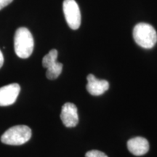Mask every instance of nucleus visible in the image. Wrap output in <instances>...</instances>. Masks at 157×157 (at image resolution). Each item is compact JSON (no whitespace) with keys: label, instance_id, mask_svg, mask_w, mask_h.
<instances>
[{"label":"nucleus","instance_id":"1","mask_svg":"<svg viewBox=\"0 0 157 157\" xmlns=\"http://www.w3.org/2000/svg\"><path fill=\"white\" fill-rule=\"evenodd\" d=\"M34 48V41L31 31L25 27H21L15 31L14 48L19 58L25 59L31 56Z\"/></svg>","mask_w":157,"mask_h":157},{"label":"nucleus","instance_id":"2","mask_svg":"<svg viewBox=\"0 0 157 157\" xmlns=\"http://www.w3.org/2000/svg\"><path fill=\"white\" fill-rule=\"evenodd\" d=\"M133 38L141 48L151 49L157 42V33L151 25L140 23L134 27Z\"/></svg>","mask_w":157,"mask_h":157},{"label":"nucleus","instance_id":"3","mask_svg":"<svg viewBox=\"0 0 157 157\" xmlns=\"http://www.w3.org/2000/svg\"><path fill=\"white\" fill-rule=\"evenodd\" d=\"M31 129L26 125H16L7 129L1 137L2 143L10 146H21L30 140Z\"/></svg>","mask_w":157,"mask_h":157},{"label":"nucleus","instance_id":"4","mask_svg":"<svg viewBox=\"0 0 157 157\" xmlns=\"http://www.w3.org/2000/svg\"><path fill=\"white\" fill-rule=\"evenodd\" d=\"M63 9L68 26L73 30H76L81 25V13L75 0H64Z\"/></svg>","mask_w":157,"mask_h":157},{"label":"nucleus","instance_id":"5","mask_svg":"<svg viewBox=\"0 0 157 157\" xmlns=\"http://www.w3.org/2000/svg\"><path fill=\"white\" fill-rule=\"evenodd\" d=\"M58 52L56 49L51 50L42 59V66L47 68L46 76L48 79H56L61 74L63 64L57 62Z\"/></svg>","mask_w":157,"mask_h":157},{"label":"nucleus","instance_id":"6","mask_svg":"<svg viewBox=\"0 0 157 157\" xmlns=\"http://www.w3.org/2000/svg\"><path fill=\"white\" fill-rule=\"evenodd\" d=\"M21 91L18 84L13 83L0 87V106H8L16 101Z\"/></svg>","mask_w":157,"mask_h":157},{"label":"nucleus","instance_id":"7","mask_svg":"<svg viewBox=\"0 0 157 157\" xmlns=\"http://www.w3.org/2000/svg\"><path fill=\"white\" fill-rule=\"evenodd\" d=\"M60 119L66 127H74L78 122L77 108L74 103H66L62 106Z\"/></svg>","mask_w":157,"mask_h":157},{"label":"nucleus","instance_id":"8","mask_svg":"<svg viewBox=\"0 0 157 157\" xmlns=\"http://www.w3.org/2000/svg\"><path fill=\"white\" fill-rule=\"evenodd\" d=\"M87 90L92 95H103L109 88V83L106 80L98 79L93 74H89L87 77Z\"/></svg>","mask_w":157,"mask_h":157},{"label":"nucleus","instance_id":"9","mask_svg":"<svg viewBox=\"0 0 157 157\" xmlns=\"http://www.w3.org/2000/svg\"><path fill=\"white\" fill-rule=\"evenodd\" d=\"M127 148L135 156H143L149 151V143L143 137H135L127 141Z\"/></svg>","mask_w":157,"mask_h":157},{"label":"nucleus","instance_id":"10","mask_svg":"<svg viewBox=\"0 0 157 157\" xmlns=\"http://www.w3.org/2000/svg\"><path fill=\"white\" fill-rule=\"evenodd\" d=\"M85 157H109L105 153L98 150H92L87 151L85 154Z\"/></svg>","mask_w":157,"mask_h":157},{"label":"nucleus","instance_id":"11","mask_svg":"<svg viewBox=\"0 0 157 157\" xmlns=\"http://www.w3.org/2000/svg\"><path fill=\"white\" fill-rule=\"evenodd\" d=\"M13 0H0V10L3 9L6 6L10 4Z\"/></svg>","mask_w":157,"mask_h":157},{"label":"nucleus","instance_id":"12","mask_svg":"<svg viewBox=\"0 0 157 157\" xmlns=\"http://www.w3.org/2000/svg\"><path fill=\"white\" fill-rule=\"evenodd\" d=\"M3 63H4V56H3L2 52V51L0 50V68H1L2 66H3Z\"/></svg>","mask_w":157,"mask_h":157}]
</instances>
